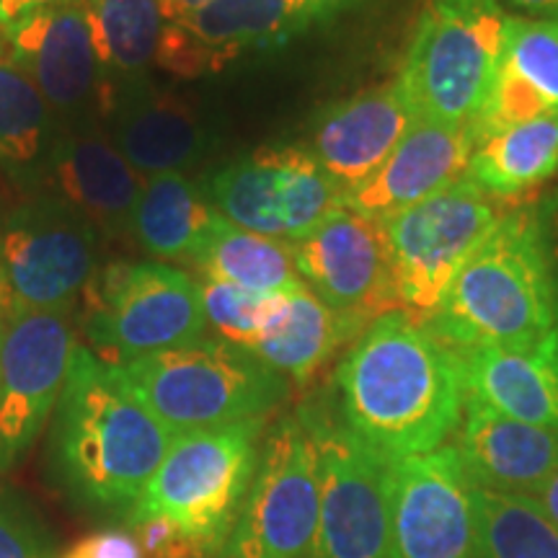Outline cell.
I'll list each match as a JSON object with an SVG mask.
<instances>
[{
	"instance_id": "6da1fadb",
	"label": "cell",
	"mask_w": 558,
	"mask_h": 558,
	"mask_svg": "<svg viewBox=\"0 0 558 558\" xmlns=\"http://www.w3.org/2000/svg\"><path fill=\"white\" fill-rule=\"evenodd\" d=\"M331 403L360 442L401 460L448 445L463 418L465 383L448 344L407 311H390L347 349Z\"/></svg>"
},
{
	"instance_id": "7a4b0ae2",
	"label": "cell",
	"mask_w": 558,
	"mask_h": 558,
	"mask_svg": "<svg viewBox=\"0 0 558 558\" xmlns=\"http://www.w3.org/2000/svg\"><path fill=\"white\" fill-rule=\"evenodd\" d=\"M171 442L117 367L78 344L52 416V463L70 497L94 509H130Z\"/></svg>"
},
{
	"instance_id": "3957f363",
	"label": "cell",
	"mask_w": 558,
	"mask_h": 558,
	"mask_svg": "<svg viewBox=\"0 0 558 558\" xmlns=\"http://www.w3.org/2000/svg\"><path fill=\"white\" fill-rule=\"evenodd\" d=\"M424 326L450 349H525L558 333V295L535 213L507 209Z\"/></svg>"
},
{
	"instance_id": "277c9868",
	"label": "cell",
	"mask_w": 558,
	"mask_h": 558,
	"mask_svg": "<svg viewBox=\"0 0 558 558\" xmlns=\"http://www.w3.org/2000/svg\"><path fill=\"white\" fill-rule=\"evenodd\" d=\"M267 418L173 437L135 505L130 525L163 522L194 558H222L259 465Z\"/></svg>"
},
{
	"instance_id": "5b68a950",
	"label": "cell",
	"mask_w": 558,
	"mask_h": 558,
	"mask_svg": "<svg viewBox=\"0 0 558 558\" xmlns=\"http://www.w3.org/2000/svg\"><path fill=\"white\" fill-rule=\"evenodd\" d=\"M114 367L173 437L267 418L290 390L288 378L222 339L202 337Z\"/></svg>"
},
{
	"instance_id": "8992f818",
	"label": "cell",
	"mask_w": 558,
	"mask_h": 558,
	"mask_svg": "<svg viewBox=\"0 0 558 558\" xmlns=\"http://www.w3.org/2000/svg\"><path fill=\"white\" fill-rule=\"evenodd\" d=\"M505 21L497 0H427L396 81L414 120L469 128L494 86Z\"/></svg>"
},
{
	"instance_id": "52a82bcc",
	"label": "cell",
	"mask_w": 558,
	"mask_h": 558,
	"mask_svg": "<svg viewBox=\"0 0 558 558\" xmlns=\"http://www.w3.org/2000/svg\"><path fill=\"white\" fill-rule=\"evenodd\" d=\"M83 331L109 365L202 339L199 282L163 262H111L83 290Z\"/></svg>"
},
{
	"instance_id": "ba28073f",
	"label": "cell",
	"mask_w": 558,
	"mask_h": 558,
	"mask_svg": "<svg viewBox=\"0 0 558 558\" xmlns=\"http://www.w3.org/2000/svg\"><path fill=\"white\" fill-rule=\"evenodd\" d=\"M505 215V199L463 177L435 197L380 220L393 256L401 311L422 324L435 316L460 269Z\"/></svg>"
},
{
	"instance_id": "9c48e42d",
	"label": "cell",
	"mask_w": 558,
	"mask_h": 558,
	"mask_svg": "<svg viewBox=\"0 0 558 558\" xmlns=\"http://www.w3.org/2000/svg\"><path fill=\"white\" fill-rule=\"evenodd\" d=\"M318 445L320 509L308 558H399L390 520L393 460L349 432L333 403L298 409Z\"/></svg>"
},
{
	"instance_id": "30bf717a",
	"label": "cell",
	"mask_w": 558,
	"mask_h": 558,
	"mask_svg": "<svg viewBox=\"0 0 558 558\" xmlns=\"http://www.w3.org/2000/svg\"><path fill=\"white\" fill-rule=\"evenodd\" d=\"M320 509L316 437L300 411L262 439L259 465L222 558H308Z\"/></svg>"
},
{
	"instance_id": "8fae6325",
	"label": "cell",
	"mask_w": 558,
	"mask_h": 558,
	"mask_svg": "<svg viewBox=\"0 0 558 558\" xmlns=\"http://www.w3.org/2000/svg\"><path fill=\"white\" fill-rule=\"evenodd\" d=\"M99 269V233L54 199L0 220V324L24 313L70 311Z\"/></svg>"
},
{
	"instance_id": "7c38bea8",
	"label": "cell",
	"mask_w": 558,
	"mask_h": 558,
	"mask_svg": "<svg viewBox=\"0 0 558 558\" xmlns=\"http://www.w3.org/2000/svg\"><path fill=\"white\" fill-rule=\"evenodd\" d=\"M207 197L233 226L290 243L344 207V190L305 145H271L222 166L209 179Z\"/></svg>"
},
{
	"instance_id": "4fadbf2b",
	"label": "cell",
	"mask_w": 558,
	"mask_h": 558,
	"mask_svg": "<svg viewBox=\"0 0 558 558\" xmlns=\"http://www.w3.org/2000/svg\"><path fill=\"white\" fill-rule=\"evenodd\" d=\"M78 349L70 311L24 313L0 344V473L11 471L52 422Z\"/></svg>"
},
{
	"instance_id": "5bb4252c",
	"label": "cell",
	"mask_w": 558,
	"mask_h": 558,
	"mask_svg": "<svg viewBox=\"0 0 558 558\" xmlns=\"http://www.w3.org/2000/svg\"><path fill=\"white\" fill-rule=\"evenodd\" d=\"M3 39L13 62L34 81L60 124L107 122L117 83L96 50L86 0L21 21L3 32Z\"/></svg>"
},
{
	"instance_id": "9a60e30c",
	"label": "cell",
	"mask_w": 558,
	"mask_h": 558,
	"mask_svg": "<svg viewBox=\"0 0 558 558\" xmlns=\"http://www.w3.org/2000/svg\"><path fill=\"white\" fill-rule=\"evenodd\" d=\"M390 520L399 558H478V486L456 445L393 460Z\"/></svg>"
},
{
	"instance_id": "2e32d148",
	"label": "cell",
	"mask_w": 558,
	"mask_h": 558,
	"mask_svg": "<svg viewBox=\"0 0 558 558\" xmlns=\"http://www.w3.org/2000/svg\"><path fill=\"white\" fill-rule=\"evenodd\" d=\"M292 251L303 284L329 308L365 324L401 311L393 256L380 220L339 207L313 233L292 243Z\"/></svg>"
},
{
	"instance_id": "e0dca14e",
	"label": "cell",
	"mask_w": 558,
	"mask_h": 558,
	"mask_svg": "<svg viewBox=\"0 0 558 558\" xmlns=\"http://www.w3.org/2000/svg\"><path fill=\"white\" fill-rule=\"evenodd\" d=\"M313 21L308 0H209L184 21L166 24L156 65L177 78L215 75L246 52L290 45Z\"/></svg>"
},
{
	"instance_id": "ac0fdd59",
	"label": "cell",
	"mask_w": 558,
	"mask_h": 558,
	"mask_svg": "<svg viewBox=\"0 0 558 558\" xmlns=\"http://www.w3.org/2000/svg\"><path fill=\"white\" fill-rule=\"evenodd\" d=\"M39 184L99 235H130L145 177L132 169L99 124H62Z\"/></svg>"
},
{
	"instance_id": "d6986e66",
	"label": "cell",
	"mask_w": 558,
	"mask_h": 558,
	"mask_svg": "<svg viewBox=\"0 0 558 558\" xmlns=\"http://www.w3.org/2000/svg\"><path fill=\"white\" fill-rule=\"evenodd\" d=\"M411 124L399 83H383L320 111L305 150L347 194L386 163Z\"/></svg>"
},
{
	"instance_id": "ffe728a7",
	"label": "cell",
	"mask_w": 558,
	"mask_h": 558,
	"mask_svg": "<svg viewBox=\"0 0 558 558\" xmlns=\"http://www.w3.org/2000/svg\"><path fill=\"white\" fill-rule=\"evenodd\" d=\"M456 448L484 492L535 497L558 471V429L499 414L469 393Z\"/></svg>"
},
{
	"instance_id": "44dd1931",
	"label": "cell",
	"mask_w": 558,
	"mask_h": 558,
	"mask_svg": "<svg viewBox=\"0 0 558 558\" xmlns=\"http://www.w3.org/2000/svg\"><path fill=\"white\" fill-rule=\"evenodd\" d=\"M473 150L469 128L414 120L386 163L344 194V207L369 220L399 215L463 179Z\"/></svg>"
},
{
	"instance_id": "7402d4cb",
	"label": "cell",
	"mask_w": 558,
	"mask_h": 558,
	"mask_svg": "<svg viewBox=\"0 0 558 558\" xmlns=\"http://www.w3.org/2000/svg\"><path fill=\"white\" fill-rule=\"evenodd\" d=\"M109 140L140 177L190 169L207 148L199 114L179 96L145 81L117 86L109 117Z\"/></svg>"
},
{
	"instance_id": "603a6c76",
	"label": "cell",
	"mask_w": 558,
	"mask_h": 558,
	"mask_svg": "<svg viewBox=\"0 0 558 558\" xmlns=\"http://www.w3.org/2000/svg\"><path fill=\"white\" fill-rule=\"evenodd\" d=\"M465 393L499 414L558 429V333L525 349H452Z\"/></svg>"
},
{
	"instance_id": "cb8c5ba5",
	"label": "cell",
	"mask_w": 558,
	"mask_h": 558,
	"mask_svg": "<svg viewBox=\"0 0 558 558\" xmlns=\"http://www.w3.org/2000/svg\"><path fill=\"white\" fill-rule=\"evenodd\" d=\"M367 326L365 320L329 308L308 288H300L284 292L267 329L248 352L282 378L303 386Z\"/></svg>"
},
{
	"instance_id": "d4e9b609",
	"label": "cell",
	"mask_w": 558,
	"mask_h": 558,
	"mask_svg": "<svg viewBox=\"0 0 558 558\" xmlns=\"http://www.w3.org/2000/svg\"><path fill=\"white\" fill-rule=\"evenodd\" d=\"M218 220L220 213L199 184L179 171L156 173L140 190L130 235L153 259L192 262Z\"/></svg>"
},
{
	"instance_id": "484cf974",
	"label": "cell",
	"mask_w": 558,
	"mask_h": 558,
	"mask_svg": "<svg viewBox=\"0 0 558 558\" xmlns=\"http://www.w3.org/2000/svg\"><path fill=\"white\" fill-rule=\"evenodd\" d=\"M192 264L199 279L226 282L259 295L305 288L298 275L292 243L251 233L226 218L218 220Z\"/></svg>"
},
{
	"instance_id": "4316f807",
	"label": "cell",
	"mask_w": 558,
	"mask_h": 558,
	"mask_svg": "<svg viewBox=\"0 0 558 558\" xmlns=\"http://www.w3.org/2000/svg\"><path fill=\"white\" fill-rule=\"evenodd\" d=\"M62 124L21 70L0 32V166L16 179H37L58 143Z\"/></svg>"
},
{
	"instance_id": "83f0119b",
	"label": "cell",
	"mask_w": 558,
	"mask_h": 558,
	"mask_svg": "<svg viewBox=\"0 0 558 558\" xmlns=\"http://www.w3.org/2000/svg\"><path fill=\"white\" fill-rule=\"evenodd\" d=\"M558 171V114L488 137L473 150L465 179L497 199H514Z\"/></svg>"
},
{
	"instance_id": "f1b7e54d",
	"label": "cell",
	"mask_w": 558,
	"mask_h": 558,
	"mask_svg": "<svg viewBox=\"0 0 558 558\" xmlns=\"http://www.w3.org/2000/svg\"><path fill=\"white\" fill-rule=\"evenodd\" d=\"M86 9L109 78L117 86L143 81L166 32L158 0H86Z\"/></svg>"
},
{
	"instance_id": "f546056e",
	"label": "cell",
	"mask_w": 558,
	"mask_h": 558,
	"mask_svg": "<svg viewBox=\"0 0 558 558\" xmlns=\"http://www.w3.org/2000/svg\"><path fill=\"white\" fill-rule=\"evenodd\" d=\"M478 558H558V527L533 497L478 488Z\"/></svg>"
},
{
	"instance_id": "4dcf8cb0",
	"label": "cell",
	"mask_w": 558,
	"mask_h": 558,
	"mask_svg": "<svg viewBox=\"0 0 558 558\" xmlns=\"http://www.w3.org/2000/svg\"><path fill=\"white\" fill-rule=\"evenodd\" d=\"M497 70L530 83L558 114V21L507 16Z\"/></svg>"
},
{
	"instance_id": "1f68e13d",
	"label": "cell",
	"mask_w": 558,
	"mask_h": 558,
	"mask_svg": "<svg viewBox=\"0 0 558 558\" xmlns=\"http://www.w3.org/2000/svg\"><path fill=\"white\" fill-rule=\"evenodd\" d=\"M202 292V311H205V324L222 341L248 349L256 344L262 331L275 316L279 300L284 292L277 295H259L226 282H213V279H197Z\"/></svg>"
},
{
	"instance_id": "d6a6232c",
	"label": "cell",
	"mask_w": 558,
	"mask_h": 558,
	"mask_svg": "<svg viewBox=\"0 0 558 558\" xmlns=\"http://www.w3.org/2000/svg\"><path fill=\"white\" fill-rule=\"evenodd\" d=\"M0 558H60L37 509L5 484H0Z\"/></svg>"
},
{
	"instance_id": "836d02e7",
	"label": "cell",
	"mask_w": 558,
	"mask_h": 558,
	"mask_svg": "<svg viewBox=\"0 0 558 558\" xmlns=\"http://www.w3.org/2000/svg\"><path fill=\"white\" fill-rule=\"evenodd\" d=\"M60 558H145V554L132 533L107 530V533H94L73 543L68 550H62Z\"/></svg>"
},
{
	"instance_id": "e575fe53",
	"label": "cell",
	"mask_w": 558,
	"mask_h": 558,
	"mask_svg": "<svg viewBox=\"0 0 558 558\" xmlns=\"http://www.w3.org/2000/svg\"><path fill=\"white\" fill-rule=\"evenodd\" d=\"M535 218H538L543 248H546L548 269L550 277H554V288L558 295V194L543 202L541 209H535Z\"/></svg>"
},
{
	"instance_id": "d590c367",
	"label": "cell",
	"mask_w": 558,
	"mask_h": 558,
	"mask_svg": "<svg viewBox=\"0 0 558 558\" xmlns=\"http://www.w3.org/2000/svg\"><path fill=\"white\" fill-rule=\"evenodd\" d=\"M70 3H78V0H0V32H9L11 26L37 16L41 11H52Z\"/></svg>"
},
{
	"instance_id": "8d00e7d4",
	"label": "cell",
	"mask_w": 558,
	"mask_h": 558,
	"mask_svg": "<svg viewBox=\"0 0 558 558\" xmlns=\"http://www.w3.org/2000/svg\"><path fill=\"white\" fill-rule=\"evenodd\" d=\"M160 13H163L166 24H177V21H184L192 13H197L202 5H207L209 0H158Z\"/></svg>"
},
{
	"instance_id": "74e56055",
	"label": "cell",
	"mask_w": 558,
	"mask_h": 558,
	"mask_svg": "<svg viewBox=\"0 0 558 558\" xmlns=\"http://www.w3.org/2000/svg\"><path fill=\"white\" fill-rule=\"evenodd\" d=\"M533 499L538 501L543 512L548 514V520L558 527V471L546 481V486H543Z\"/></svg>"
},
{
	"instance_id": "f35d334b",
	"label": "cell",
	"mask_w": 558,
	"mask_h": 558,
	"mask_svg": "<svg viewBox=\"0 0 558 558\" xmlns=\"http://www.w3.org/2000/svg\"><path fill=\"white\" fill-rule=\"evenodd\" d=\"M308 3L316 21H329L333 16H339V13L354 9L362 0H308Z\"/></svg>"
},
{
	"instance_id": "ab89813d",
	"label": "cell",
	"mask_w": 558,
	"mask_h": 558,
	"mask_svg": "<svg viewBox=\"0 0 558 558\" xmlns=\"http://www.w3.org/2000/svg\"><path fill=\"white\" fill-rule=\"evenodd\" d=\"M505 3L525 13H535L541 19L558 21V0H505Z\"/></svg>"
},
{
	"instance_id": "60d3db41",
	"label": "cell",
	"mask_w": 558,
	"mask_h": 558,
	"mask_svg": "<svg viewBox=\"0 0 558 558\" xmlns=\"http://www.w3.org/2000/svg\"><path fill=\"white\" fill-rule=\"evenodd\" d=\"M0 344H3V324H0Z\"/></svg>"
}]
</instances>
